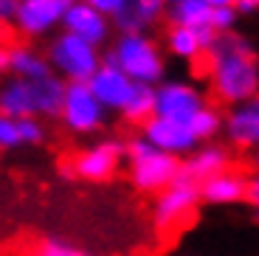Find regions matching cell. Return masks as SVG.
Instances as JSON below:
<instances>
[{"label": "cell", "instance_id": "obj_1", "mask_svg": "<svg viewBox=\"0 0 259 256\" xmlns=\"http://www.w3.org/2000/svg\"><path fill=\"white\" fill-rule=\"evenodd\" d=\"M203 57L208 90L220 104L231 107L259 96V48L245 34H217Z\"/></svg>", "mask_w": 259, "mask_h": 256}, {"label": "cell", "instance_id": "obj_2", "mask_svg": "<svg viewBox=\"0 0 259 256\" xmlns=\"http://www.w3.org/2000/svg\"><path fill=\"white\" fill-rule=\"evenodd\" d=\"M65 82L59 76L46 79H14L0 84V113L12 118H57L62 104Z\"/></svg>", "mask_w": 259, "mask_h": 256}, {"label": "cell", "instance_id": "obj_3", "mask_svg": "<svg viewBox=\"0 0 259 256\" xmlns=\"http://www.w3.org/2000/svg\"><path fill=\"white\" fill-rule=\"evenodd\" d=\"M102 59L113 62L130 82L155 88L166 79V54L149 34H118Z\"/></svg>", "mask_w": 259, "mask_h": 256}, {"label": "cell", "instance_id": "obj_4", "mask_svg": "<svg viewBox=\"0 0 259 256\" xmlns=\"http://www.w3.org/2000/svg\"><path fill=\"white\" fill-rule=\"evenodd\" d=\"M124 163H127L130 183L144 194H158L175 178H181V158L155 149L141 135L124 141Z\"/></svg>", "mask_w": 259, "mask_h": 256}, {"label": "cell", "instance_id": "obj_5", "mask_svg": "<svg viewBox=\"0 0 259 256\" xmlns=\"http://www.w3.org/2000/svg\"><path fill=\"white\" fill-rule=\"evenodd\" d=\"M46 59L51 65V73L59 76L65 84L71 82H88L102 65V51L96 45L84 42L68 31H57L46 45Z\"/></svg>", "mask_w": 259, "mask_h": 256}, {"label": "cell", "instance_id": "obj_6", "mask_svg": "<svg viewBox=\"0 0 259 256\" xmlns=\"http://www.w3.org/2000/svg\"><path fill=\"white\" fill-rule=\"evenodd\" d=\"M107 110L99 104V99L91 93L88 82L65 84L62 104H59V121L71 135H96L107 127Z\"/></svg>", "mask_w": 259, "mask_h": 256}, {"label": "cell", "instance_id": "obj_7", "mask_svg": "<svg viewBox=\"0 0 259 256\" xmlns=\"http://www.w3.org/2000/svg\"><path fill=\"white\" fill-rule=\"evenodd\" d=\"M124 163V141L121 138H99V141L82 147L71 160V169L65 175L79 178L84 183H104L116 178V172Z\"/></svg>", "mask_w": 259, "mask_h": 256}, {"label": "cell", "instance_id": "obj_8", "mask_svg": "<svg viewBox=\"0 0 259 256\" xmlns=\"http://www.w3.org/2000/svg\"><path fill=\"white\" fill-rule=\"evenodd\" d=\"M200 205V189L194 180L186 178H175L172 183L155 194V203H152V223L161 234L181 228Z\"/></svg>", "mask_w": 259, "mask_h": 256}, {"label": "cell", "instance_id": "obj_9", "mask_svg": "<svg viewBox=\"0 0 259 256\" xmlns=\"http://www.w3.org/2000/svg\"><path fill=\"white\" fill-rule=\"evenodd\" d=\"M152 96H155V115L183 124L208 102L206 90L192 79H163L152 88Z\"/></svg>", "mask_w": 259, "mask_h": 256}, {"label": "cell", "instance_id": "obj_10", "mask_svg": "<svg viewBox=\"0 0 259 256\" xmlns=\"http://www.w3.org/2000/svg\"><path fill=\"white\" fill-rule=\"evenodd\" d=\"M65 9L68 6L62 0H20L12 26L20 31V37H28V39L51 37L62 26Z\"/></svg>", "mask_w": 259, "mask_h": 256}, {"label": "cell", "instance_id": "obj_11", "mask_svg": "<svg viewBox=\"0 0 259 256\" xmlns=\"http://www.w3.org/2000/svg\"><path fill=\"white\" fill-rule=\"evenodd\" d=\"M223 135H226V147L242 152H253L259 147V96L231 104L223 113Z\"/></svg>", "mask_w": 259, "mask_h": 256}, {"label": "cell", "instance_id": "obj_12", "mask_svg": "<svg viewBox=\"0 0 259 256\" xmlns=\"http://www.w3.org/2000/svg\"><path fill=\"white\" fill-rule=\"evenodd\" d=\"M59 28L68 31V34H73V37H79V39H84V42L96 45L99 51H102L113 37L110 17H104L102 12H96L93 6H88V3H82V0H76L73 6L65 9L62 26Z\"/></svg>", "mask_w": 259, "mask_h": 256}, {"label": "cell", "instance_id": "obj_13", "mask_svg": "<svg viewBox=\"0 0 259 256\" xmlns=\"http://www.w3.org/2000/svg\"><path fill=\"white\" fill-rule=\"evenodd\" d=\"M144 141H149L155 149L166 155H175V158H186L197 141H194L189 124L183 121H172V118H161V115H152L141 124V133H138Z\"/></svg>", "mask_w": 259, "mask_h": 256}, {"label": "cell", "instance_id": "obj_14", "mask_svg": "<svg viewBox=\"0 0 259 256\" xmlns=\"http://www.w3.org/2000/svg\"><path fill=\"white\" fill-rule=\"evenodd\" d=\"M88 88H91V93L99 99V104H102L107 113H121L124 104L133 96V90H136V82H130L113 62L102 59L96 73L88 79Z\"/></svg>", "mask_w": 259, "mask_h": 256}, {"label": "cell", "instance_id": "obj_15", "mask_svg": "<svg viewBox=\"0 0 259 256\" xmlns=\"http://www.w3.org/2000/svg\"><path fill=\"white\" fill-rule=\"evenodd\" d=\"M231 163H234L231 147H226V144H220V141L197 144L186 158H181V178L203 183V180L231 169Z\"/></svg>", "mask_w": 259, "mask_h": 256}, {"label": "cell", "instance_id": "obj_16", "mask_svg": "<svg viewBox=\"0 0 259 256\" xmlns=\"http://www.w3.org/2000/svg\"><path fill=\"white\" fill-rule=\"evenodd\" d=\"M166 14V0H127L113 14V28L118 34H149Z\"/></svg>", "mask_w": 259, "mask_h": 256}, {"label": "cell", "instance_id": "obj_17", "mask_svg": "<svg viewBox=\"0 0 259 256\" xmlns=\"http://www.w3.org/2000/svg\"><path fill=\"white\" fill-rule=\"evenodd\" d=\"M200 189V203L208 205H237L245 203V189H248V175L237 172V169H226V172L214 175V178L197 183Z\"/></svg>", "mask_w": 259, "mask_h": 256}, {"label": "cell", "instance_id": "obj_18", "mask_svg": "<svg viewBox=\"0 0 259 256\" xmlns=\"http://www.w3.org/2000/svg\"><path fill=\"white\" fill-rule=\"evenodd\" d=\"M217 34L211 28H186V26H169L166 28V51L181 62H197L208 51Z\"/></svg>", "mask_w": 259, "mask_h": 256}, {"label": "cell", "instance_id": "obj_19", "mask_svg": "<svg viewBox=\"0 0 259 256\" xmlns=\"http://www.w3.org/2000/svg\"><path fill=\"white\" fill-rule=\"evenodd\" d=\"M48 138V130L39 118H12L0 113V149H23V147H39Z\"/></svg>", "mask_w": 259, "mask_h": 256}, {"label": "cell", "instance_id": "obj_20", "mask_svg": "<svg viewBox=\"0 0 259 256\" xmlns=\"http://www.w3.org/2000/svg\"><path fill=\"white\" fill-rule=\"evenodd\" d=\"M9 76L14 79H46L51 76V65L46 54L37 51L34 45H9Z\"/></svg>", "mask_w": 259, "mask_h": 256}, {"label": "cell", "instance_id": "obj_21", "mask_svg": "<svg viewBox=\"0 0 259 256\" xmlns=\"http://www.w3.org/2000/svg\"><path fill=\"white\" fill-rule=\"evenodd\" d=\"M211 12L206 0H172L166 3L169 26H186V28H211Z\"/></svg>", "mask_w": 259, "mask_h": 256}, {"label": "cell", "instance_id": "obj_22", "mask_svg": "<svg viewBox=\"0 0 259 256\" xmlns=\"http://www.w3.org/2000/svg\"><path fill=\"white\" fill-rule=\"evenodd\" d=\"M186 124H189V130H192L197 144L217 141V135H223V110L217 107V104L206 102Z\"/></svg>", "mask_w": 259, "mask_h": 256}, {"label": "cell", "instance_id": "obj_23", "mask_svg": "<svg viewBox=\"0 0 259 256\" xmlns=\"http://www.w3.org/2000/svg\"><path fill=\"white\" fill-rule=\"evenodd\" d=\"M118 115H121L127 124H138V127H141L147 118H152V115H155V96H152V88H147V84H136L130 102L124 104V110Z\"/></svg>", "mask_w": 259, "mask_h": 256}, {"label": "cell", "instance_id": "obj_24", "mask_svg": "<svg viewBox=\"0 0 259 256\" xmlns=\"http://www.w3.org/2000/svg\"><path fill=\"white\" fill-rule=\"evenodd\" d=\"M28 256H91V253H84L82 248L68 245L62 239H46V242H39Z\"/></svg>", "mask_w": 259, "mask_h": 256}, {"label": "cell", "instance_id": "obj_25", "mask_svg": "<svg viewBox=\"0 0 259 256\" xmlns=\"http://www.w3.org/2000/svg\"><path fill=\"white\" fill-rule=\"evenodd\" d=\"M237 9H214L211 12V31L214 34H231L237 28Z\"/></svg>", "mask_w": 259, "mask_h": 256}, {"label": "cell", "instance_id": "obj_26", "mask_svg": "<svg viewBox=\"0 0 259 256\" xmlns=\"http://www.w3.org/2000/svg\"><path fill=\"white\" fill-rule=\"evenodd\" d=\"M245 203L253 208V214L259 217V172L253 169V175H248V189H245Z\"/></svg>", "mask_w": 259, "mask_h": 256}, {"label": "cell", "instance_id": "obj_27", "mask_svg": "<svg viewBox=\"0 0 259 256\" xmlns=\"http://www.w3.org/2000/svg\"><path fill=\"white\" fill-rule=\"evenodd\" d=\"M82 3H88V6H93L96 12H102L104 17H110V20H113V14H116L118 9L127 3V0H82Z\"/></svg>", "mask_w": 259, "mask_h": 256}, {"label": "cell", "instance_id": "obj_28", "mask_svg": "<svg viewBox=\"0 0 259 256\" xmlns=\"http://www.w3.org/2000/svg\"><path fill=\"white\" fill-rule=\"evenodd\" d=\"M20 0H0V26H12Z\"/></svg>", "mask_w": 259, "mask_h": 256}, {"label": "cell", "instance_id": "obj_29", "mask_svg": "<svg viewBox=\"0 0 259 256\" xmlns=\"http://www.w3.org/2000/svg\"><path fill=\"white\" fill-rule=\"evenodd\" d=\"M251 12H259V0H240L237 3V14H251Z\"/></svg>", "mask_w": 259, "mask_h": 256}, {"label": "cell", "instance_id": "obj_30", "mask_svg": "<svg viewBox=\"0 0 259 256\" xmlns=\"http://www.w3.org/2000/svg\"><path fill=\"white\" fill-rule=\"evenodd\" d=\"M211 9H237V3L240 0H206Z\"/></svg>", "mask_w": 259, "mask_h": 256}, {"label": "cell", "instance_id": "obj_31", "mask_svg": "<svg viewBox=\"0 0 259 256\" xmlns=\"http://www.w3.org/2000/svg\"><path fill=\"white\" fill-rule=\"evenodd\" d=\"M9 73V48L6 45H0V76Z\"/></svg>", "mask_w": 259, "mask_h": 256}, {"label": "cell", "instance_id": "obj_32", "mask_svg": "<svg viewBox=\"0 0 259 256\" xmlns=\"http://www.w3.org/2000/svg\"><path fill=\"white\" fill-rule=\"evenodd\" d=\"M251 158H253V169H256V172H259V147H256V149H253V152H251Z\"/></svg>", "mask_w": 259, "mask_h": 256}, {"label": "cell", "instance_id": "obj_33", "mask_svg": "<svg viewBox=\"0 0 259 256\" xmlns=\"http://www.w3.org/2000/svg\"><path fill=\"white\" fill-rule=\"evenodd\" d=\"M62 3H65V6H73V3H76V0H62Z\"/></svg>", "mask_w": 259, "mask_h": 256}, {"label": "cell", "instance_id": "obj_34", "mask_svg": "<svg viewBox=\"0 0 259 256\" xmlns=\"http://www.w3.org/2000/svg\"><path fill=\"white\" fill-rule=\"evenodd\" d=\"M166 3H172V0H166Z\"/></svg>", "mask_w": 259, "mask_h": 256}]
</instances>
